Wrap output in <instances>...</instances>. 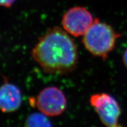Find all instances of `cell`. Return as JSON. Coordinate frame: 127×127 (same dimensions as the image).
I'll use <instances>...</instances> for the list:
<instances>
[{
	"instance_id": "cell-5",
	"label": "cell",
	"mask_w": 127,
	"mask_h": 127,
	"mask_svg": "<svg viewBox=\"0 0 127 127\" xmlns=\"http://www.w3.org/2000/svg\"><path fill=\"white\" fill-rule=\"evenodd\" d=\"M95 19L85 8H71L63 15L62 25L65 31L74 36H83L93 24Z\"/></svg>"
},
{
	"instance_id": "cell-1",
	"label": "cell",
	"mask_w": 127,
	"mask_h": 127,
	"mask_svg": "<svg viewBox=\"0 0 127 127\" xmlns=\"http://www.w3.org/2000/svg\"><path fill=\"white\" fill-rule=\"evenodd\" d=\"M31 55L48 74H68L75 70L78 63L77 45L67 32L59 27L49 29L41 36Z\"/></svg>"
},
{
	"instance_id": "cell-3",
	"label": "cell",
	"mask_w": 127,
	"mask_h": 127,
	"mask_svg": "<svg viewBox=\"0 0 127 127\" xmlns=\"http://www.w3.org/2000/svg\"><path fill=\"white\" fill-rule=\"evenodd\" d=\"M90 102L106 127H123L118 123L120 107L114 97L106 93L95 94L90 97Z\"/></svg>"
},
{
	"instance_id": "cell-6",
	"label": "cell",
	"mask_w": 127,
	"mask_h": 127,
	"mask_svg": "<svg viewBox=\"0 0 127 127\" xmlns=\"http://www.w3.org/2000/svg\"><path fill=\"white\" fill-rule=\"evenodd\" d=\"M22 95L20 90L14 84L4 81L0 89V108L4 113L13 112L20 107Z\"/></svg>"
},
{
	"instance_id": "cell-9",
	"label": "cell",
	"mask_w": 127,
	"mask_h": 127,
	"mask_svg": "<svg viewBox=\"0 0 127 127\" xmlns=\"http://www.w3.org/2000/svg\"><path fill=\"white\" fill-rule=\"evenodd\" d=\"M123 61H124V64L125 66H126V68H127V49L125 50L124 54Z\"/></svg>"
},
{
	"instance_id": "cell-8",
	"label": "cell",
	"mask_w": 127,
	"mask_h": 127,
	"mask_svg": "<svg viewBox=\"0 0 127 127\" xmlns=\"http://www.w3.org/2000/svg\"><path fill=\"white\" fill-rule=\"evenodd\" d=\"M15 0H0V4L2 7L9 8L12 5Z\"/></svg>"
},
{
	"instance_id": "cell-7",
	"label": "cell",
	"mask_w": 127,
	"mask_h": 127,
	"mask_svg": "<svg viewBox=\"0 0 127 127\" xmlns=\"http://www.w3.org/2000/svg\"><path fill=\"white\" fill-rule=\"evenodd\" d=\"M48 116L42 112H34L28 116L24 127H52Z\"/></svg>"
},
{
	"instance_id": "cell-4",
	"label": "cell",
	"mask_w": 127,
	"mask_h": 127,
	"mask_svg": "<svg viewBox=\"0 0 127 127\" xmlns=\"http://www.w3.org/2000/svg\"><path fill=\"white\" fill-rule=\"evenodd\" d=\"M35 105L45 115L55 117L65 111L67 101L64 93L60 88L50 86L41 90L35 98Z\"/></svg>"
},
{
	"instance_id": "cell-2",
	"label": "cell",
	"mask_w": 127,
	"mask_h": 127,
	"mask_svg": "<svg viewBox=\"0 0 127 127\" xmlns=\"http://www.w3.org/2000/svg\"><path fill=\"white\" fill-rule=\"evenodd\" d=\"M121 35L110 25L95 18L83 35L82 43L92 55L105 60L114 49Z\"/></svg>"
}]
</instances>
